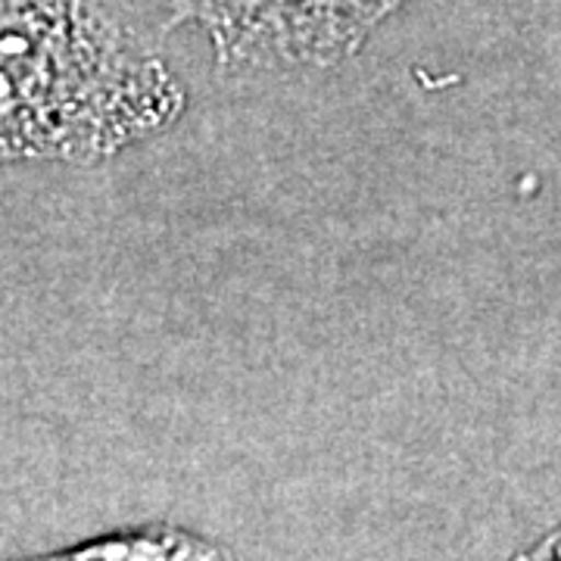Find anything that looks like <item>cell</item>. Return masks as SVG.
I'll return each mask as SVG.
<instances>
[{
  "mask_svg": "<svg viewBox=\"0 0 561 561\" xmlns=\"http://www.w3.org/2000/svg\"><path fill=\"white\" fill-rule=\"evenodd\" d=\"M184 113L187 88L125 0H0V162L94 165Z\"/></svg>",
  "mask_w": 561,
  "mask_h": 561,
  "instance_id": "1",
  "label": "cell"
},
{
  "mask_svg": "<svg viewBox=\"0 0 561 561\" xmlns=\"http://www.w3.org/2000/svg\"><path fill=\"white\" fill-rule=\"evenodd\" d=\"M165 25H197L221 69H334L409 0H162Z\"/></svg>",
  "mask_w": 561,
  "mask_h": 561,
  "instance_id": "2",
  "label": "cell"
},
{
  "mask_svg": "<svg viewBox=\"0 0 561 561\" xmlns=\"http://www.w3.org/2000/svg\"><path fill=\"white\" fill-rule=\"evenodd\" d=\"M47 559H76V561H165V559H225L216 542L203 540L197 534L184 530L179 524H144V527H125L113 530L79 546H69Z\"/></svg>",
  "mask_w": 561,
  "mask_h": 561,
  "instance_id": "3",
  "label": "cell"
},
{
  "mask_svg": "<svg viewBox=\"0 0 561 561\" xmlns=\"http://www.w3.org/2000/svg\"><path fill=\"white\" fill-rule=\"evenodd\" d=\"M524 559H561V527H556L542 542H537L530 552H524Z\"/></svg>",
  "mask_w": 561,
  "mask_h": 561,
  "instance_id": "4",
  "label": "cell"
}]
</instances>
